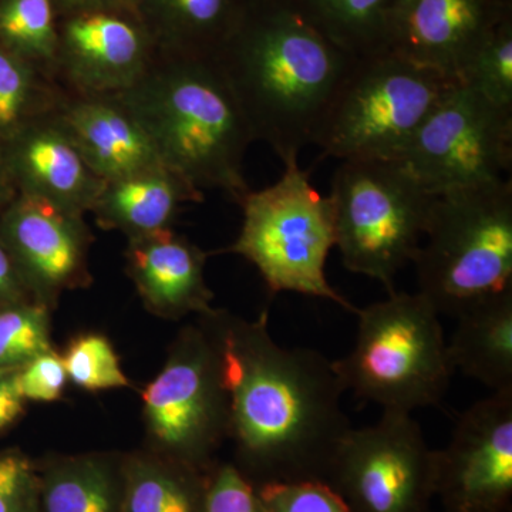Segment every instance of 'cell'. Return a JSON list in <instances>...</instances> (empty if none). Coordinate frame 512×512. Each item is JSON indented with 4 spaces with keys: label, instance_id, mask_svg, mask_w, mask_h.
<instances>
[{
    "label": "cell",
    "instance_id": "obj_1",
    "mask_svg": "<svg viewBox=\"0 0 512 512\" xmlns=\"http://www.w3.org/2000/svg\"><path fill=\"white\" fill-rule=\"evenodd\" d=\"M228 396L229 437L238 470L255 485L328 478L352 429L332 360L318 350L284 348L258 319L212 311L201 316Z\"/></svg>",
    "mask_w": 512,
    "mask_h": 512
},
{
    "label": "cell",
    "instance_id": "obj_2",
    "mask_svg": "<svg viewBox=\"0 0 512 512\" xmlns=\"http://www.w3.org/2000/svg\"><path fill=\"white\" fill-rule=\"evenodd\" d=\"M357 57L350 56L286 0H248L215 60L244 111L255 141L282 163L315 144L333 96Z\"/></svg>",
    "mask_w": 512,
    "mask_h": 512
},
{
    "label": "cell",
    "instance_id": "obj_3",
    "mask_svg": "<svg viewBox=\"0 0 512 512\" xmlns=\"http://www.w3.org/2000/svg\"><path fill=\"white\" fill-rule=\"evenodd\" d=\"M147 131L161 163L204 192L241 202L249 187L251 127L215 57L157 50L133 87L117 94Z\"/></svg>",
    "mask_w": 512,
    "mask_h": 512
},
{
    "label": "cell",
    "instance_id": "obj_4",
    "mask_svg": "<svg viewBox=\"0 0 512 512\" xmlns=\"http://www.w3.org/2000/svg\"><path fill=\"white\" fill-rule=\"evenodd\" d=\"M414 255L419 292L440 315L512 292V183L476 185L434 197Z\"/></svg>",
    "mask_w": 512,
    "mask_h": 512
},
{
    "label": "cell",
    "instance_id": "obj_5",
    "mask_svg": "<svg viewBox=\"0 0 512 512\" xmlns=\"http://www.w3.org/2000/svg\"><path fill=\"white\" fill-rule=\"evenodd\" d=\"M356 315L355 346L332 362L345 392L383 412L412 414L443 402L456 372L433 303L420 292H393Z\"/></svg>",
    "mask_w": 512,
    "mask_h": 512
},
{
    "label": "cell",
    "instance_id": "obj_6",
    "mask_svg": "<svg viewBox=\"0 0 512 512\" xmlns=\"http://www.w3.org/2000/svg\"><path fill=\"white\" fill-rule=\"evenodd\" d=\"M434 197L399 158L340 161L329 200L345 268L396 292L394 279L423 244Z\"/></svg>",
    "mask_w": 512,
    "mask_h": 512
},
{
    "label": "cell",
    "instance_id": "obj_7",
    "mask_svg": "<svg viewBox=\"0 0 512 512\" xmlns=\"http://www.w3.org/2000/svg\"><path fill=\"white\" fill-rule=\"evenodd\" d=\"M275 184L249 191L239 205L241 234L229 248L258 269L269 291L328 299L346 311L357 308L326 278V262L336 247L332 202L311 183L299 160L284 163Z\"/></svg>",
    "mask_w": 512,
    "mask_h": 512
},
{
    "label": "cell",
    "instance_id": "obj_8",
    "mask_svg": "<svg viewBox=\"0 0 512 512\" xmlns=\"http://www.w3.org/2000/svg\"><path fill=\"white\" fill-rule=\"evenodd\" d=\"M458 80L392 50L357 57L333 96L313 146L322 157L399 158Z\"/></svg>",
    "mask_w": 512,
    "mask_h": 512
},
{
    "label": "cell",
    "instance_id": "obj_9",
    "mask_svg": "<svg viewBox=\"0 0 512 512\" xmlns=\"http://www.w3.org/2000/svg\"><path fill=\"white\" fill-rule=\"evenodd\" d=\"M144 417L156 453L208 471L229 437L228 396L207 330L187 328L170 359L143 392Z\"/></svg>",
    "mask_w": 512,
    "mask_h": 512
},
{
    "label": "cell",
    "instance_id": "obj_10",
    "mask_svg": "<svg viewBox=\"0 0 512 512\" xmlns=\"http://www.w3.org/2000/svg\"><path fill=\"white\" fill-rule=\"evenodd\" d=\"M399 160L433 195L505 180L512 165V113L456 82Z\"/></svg>",
    "mask_w": 512,
    "mask_h": 512
},
{
    "label": "cell",
    "instance_id": "obj_11",
    "mask_svg": "<svg viewBox=\"0 0 512 512\" xmlns=\"http://www.w3.org/2000/svg\"><path fill=\"white\" fill-rule=\"evenodd\" d=\"M326 483L352 512H430L434 450L412 414L383 412L372 426L350 429Z\"/></svg>",
    "mask_w": 512,
    "mask_h": 512
},
{
    "label": "cell",
    "instance_id": "obj_12",
    "mask_svg": "<svg viewBox=\"0 0 512 512\" xmlns=\"http://www.w3.org/2000/svg\"><path fill=\"white\" fill-rule=\"evenodd\" d=\"M444 512H508L512 501V390L460 414L446 447L434 450Z\"/></svg>",
    "mask_w": 512,
    "mask_h": 512
},
{
    "label": "cell",
    "instance_id": "obj_13",
    "mask_svg": "<svg viewBox=\"0 0 512 512\" xmlns=\"http://www.w3.org/2000/svg\"><path fill=\"white\" fill-rule=\"evenodd\" d=\"M0 242L32 298L47 308L92 282V234L84 215L18 194L0 211Z\"/></svg>",
    "mask_w": 512,
    "mask_h": 512
},
{
    "label": "cell",
    "instance_id": "obj_14",
    "mask_svg": "<svg viewBox=\"0 0 512 512\" xmlns=\"http://www.w3.org/2000/svg\"><path fill=\"white\" fill-rule=\"evenodd\" d=\"M157 46L136 10H87L59 18L55 80L67 92L120 94L153 62Z\"/></svg>",
    "mask_w": 512,
    "mask_h": 512
},
{
    "label": "cell",
    "instance_id": "obj_15",
    "mask_svg": "<svg viewBox=\"0 0 512 512\" xmlns=\"http://www.w3.org/2000/svg\"><path fill=\"white\" fill-rule=\"evenodd\" d=\"M511 10V0H397L387 50L460 80L485 36Z\"/></svg>",
    "mask_w": 512,
    "mask_h": 512
},
{
    "label": "cell",
    "instance_id": "obj_16",
    "mask_svg": "<svg viewBox=\"0 0 512 512\" xmlns=\"http://www.w3.org/2000/svg\"><path fill=\"white\" fill-rule=\"evenodd\" d=\"M2 151L16 194L73 214L92 210L103 180L84 160L57 111L23 127Z\"/></svg>",
    "mask_w": 512,
    "mask_h": 512
},
{
    "label": "cell",
    "instance_id": "obj_17",
    "mask_svg": "<svg viewBox=\"0 0 512 512\" xmlns=\"http://www.w3.org/2000/svg\"><path fill=\"white\" fill-rule=\"evenodd\" d=\"M57 116L103 181L163 164L147 131L117 94L64 90Z\"/></svg>",
    "mask_w": 512,
    "mask_h": 512
},
{
    "label": "cell",
    "instance_id": "obj_18",
    "mask_svg": "<svg viewBox=\"0 0 512 512\" xmlns=\"http://www.w3.org/2000/svg\"><path fill=\"white\" fill-rule=\"evenodd\" d=\"M127 274L147 308L165 318L208 315L211 289L205 282L207 254L174 229L128 239Z\"/></svg>",
    "mask_w": 512,
    "mask_h": 512
},
{
    "label": "cell",
    "instance_id": "obj_19",
    "mask_svg": "<svg viewBox=\"0 0 512 512\" xmlns=\"http://www.w3.org/2000/svg\"><path fill=\"white\" fill-rule=\"evenodd\" d=\"M204 201V192L164 164L103 181L92 207L103 229L128 239L173 228L184 204Z\"/></svg>",
    "mask_w": 512,
    "mask_h": 512
},
{
    "label": "cell",
    "instance_id": "obj_20",
    "mask_svg": "<svg viewBox=\"0 0 512 512\" xmlns=\"http://www.w3.org/2000/svg\"><path fill=\"white\" fill-rule=\"evenodd\" d=\"M448 357L454 372L493 393L512 390V292L494 296L457 315Z\"/></svg>",
    "mask_w": 512,
    "mask_h": 512
},
{
    "label": "cell",
    "instance_id": "obj_21",
    "mask_svg": "<svg viewBox=\"0 0 512 512\" xmlns=\"http://www.w3.org/2000/svg\"><path fill=\"white\" fill-rule=\"evenodd\" d=\"M248 0H138L137 13L157 50L215 57L237 28Z\"/></svg>",
    "mask_w": 512,
    "mask_h": 512
},
{
    "label": "cell",
    "instance_id": "obj_22",
    "mask_svg": "<svg viewBox=\"0 0 512 512\" xmlns=\"http://www.w3.org/2000/svg\"><path fill=\"white\" fill-rule=\"evenodd\" d=\"M124 460L114 454L57 457L39 467L40 512H121Z\"/></svg>",
    "mask_w": 512,
    "mask_h": 512
},
{
    "label": "cell",
    "instance_id": "obj_23",
    "mask_svg": "<svg viewBox=\"0 0 512 512\" xmlns=\"http://www.w3.org/2000/svg\"><path fill=\"white\" fill-rule=\"evenodd\" d=\"M207 473L156 451L127 456L121 512H204Z\"/></svg>",
    "mask_w": 512,
    "mask_h": 512
},
{
    "label": "cell",
    "instance_id": "obj_24",
    "mask_svg": "<svg viewBox=\"0 0 512 512\" xmlns=\"http://www.w3.org/2000/svg\"><path fill=\"white\" fill-rule=\"evenodd\" d=\"M320 35L353 57L387 50L397 0H286Z\"/></svg>",
    "mask_w": 512,
    "mask_h": 512
},
{
    "label": "cell",
    "instance_id": "obj_25",
    "mask_svg": "<svg viewBox=\"0 0 512 512\" xmlns=\"http://www.w3.org/2000/svg\"><path fill=\"white\" fill-rule=\"evenodd\" d=\"M64 90L26 60L0 47V146L59 109Z\"/></svg>",
    "mask_w": 512,
    "mask_h": 512
},
{
    "label": "cell",
    "instance_id": "obj_26",
    "mask_svg": "<svg viewBox=\"0 0 512 512\" xmlns=\"http://www.w3.org/2000/svg\"><path fill=\"white\" fill-rule=\"evenodd\" d=\"M57 39L59 15L55 0H0V47L53 80Z\"/></svg>",
    "mask_w": 512,
    "mask_h": 512
},
{
    "label": "cell",
    "instance_id": "obj_27",
    "mask_svg": "<svg viewBox=\"0 0 512 512\" xmlns=\"http://www.w3.org/2000/svg\"><path fill=\"white\" fill-rule=\"evenodd\" d=\"M458 82L512 113V10L485 36Z\"/></svg>",
    "mask_w": 512,
    "mask_h": 512
},
{
    "label": "cell",
    "instance_id": "obj_28",
    "mask_svg": "<svg viewBox=\"0 0 512 512\" xmlns=\"http://www.w3.org/2000/svg\"><path fill=\"white\" fill-rule=\"evenodd\" d=\"M49 308L28 301L0 309V372H16L52 350Z\"/></svg>",
    "mask_w": 512,
    "mask_h": 512
},
{
    "label": "cell",
    "instance_id": "obj_29",
    "mask_svg": "<svg viewBox=\"0 0 512 512\" xmlns=\"http://www.w3.org/2000/svg\"><path fill=\"white\" fill-rule=\"evenodd\" d=\"M62 357L67 377L84 390L100 392L130 386L119 356L106 336L80 335L70 342Z\"/></svg>",
    "mask_w": 512,
    "mask_h": 512
},
{
    "label": "cell",
    "instance_id": "obj_30",
    "mask_svg": "<svg viewBox=\"0 0 512 512\" xmlns=\"http://www.w3.org/2000/svg\"><path fill=\"white\" fill-rule=\"evenodd\" d=\"M268 512H352L325 481L271 483L256 488Z\"/></svg>",
    "mask_w": 512,
    "mask_h": 512
},
{
    "label": "cell",
    "instance_id": "obj_31",
    "mask_svg": "<svg viewBox=\"0 0 512 512\" xmlns=\"http://www.w3.org/2000/svg\"><path fill=\"white\" fill-rule=\"evenodd\" d=\"M42 478L37 464L18 448L0 453V512H40Z\"/></svg>",
    "mask_w": 512,
    "mask_h": 512
},
{
    "label": "cell",
    "instance_id": "obj_32",
    "mask_svg": "<svg viewBox=\"0 0 512 512\" xmlns=\"http://www.w3.org/2000/svg\"><path fill=\"white\" fill-rule=\"evenodd\" d=\"M204 512H268L258 490L235 464H217L208 470Z\"/></svg>",
    "mask_w": 512,
    "mask_h": 512
},
{
    "label": "cell",
    "instance_id": "obj_33",
    "mask_svg": "<svg viewBox=\"0 0 512 512\" xmlns=\"http://www.w3.org/2000/svg\"><path fill=\"white\" fill-rule=\"evenodd\" d=\"M67 380L63 357L53 349L15 372L16 386L25 402H56L62 397Z\"/></svg>",
    "mask_w": 512,
    "mask_h": 512
},
{
    "label": "cell",
    "instance_id": "obj_34",
    "mask_svg": "<svg viewBox=\"0 0 512 512\" xmlns=\"http://www.w3.org/2000/svg\"><path fill=\"white\" fill-rule=\"evenodd\" d=\"M28 301H35V299L26 288L9 252L0 242V309Z\"/></svg>",
    "mask_w": 512,
    "mask_h": 512
},
{
    "label": "cell",
    "instance_id": "obj_35",
    "mask_svg": "<svg viewBox=\"0 0 512 512\" xmlns=\"http://www.w3.org/2000/svg\"><path fill=\"white\" fill-rule=\"evenodd\" d=\"M25 412V399L20 396L15 372H0V433L12 426Z\"/></svg>",
    "mask_w": 512,
    "mask_h": 512
},
{
    "label": "cell",
    "instance_id": "obj_36",
    "mask_svg": "<svg viewBox=\"0 0 512 512\" xmlns=\"http://www.w3.org/2000/svg\"><path fill=\"white\" fill-rule=\"evenodd\" d=\"M138 0H55L57 15L87 10H136Z\"/></svg>",
    "mask_w": 512,
    "mask_h": 512
},
{
    "label": "cell",
    "instance_id": "obj_37",
    "mask_svg": "<svg viewBox=\"0 0 512 512\" xmlns=\"http://www.w3.org/2000/svg\"><path fill=\"white\" fill-rule=\"evenodd\" d=\"M16 190L10 181L8 168H6L5 158H3L2 146H0V211L16 197Z\"/></svg>",
    "mask_w": 512,
    "mask_h": 512
}]
</instances>
